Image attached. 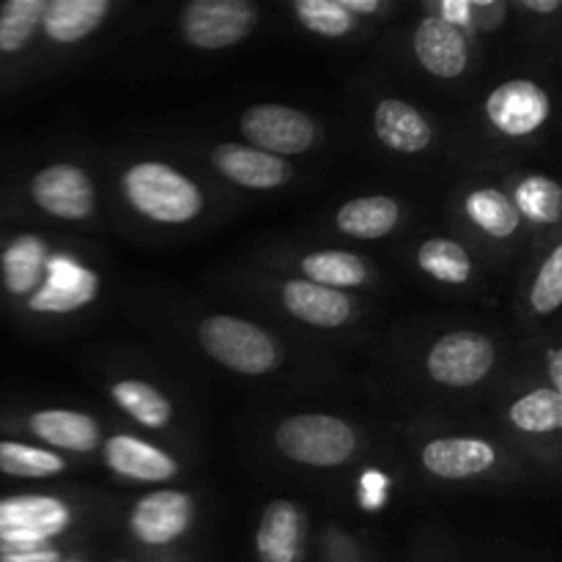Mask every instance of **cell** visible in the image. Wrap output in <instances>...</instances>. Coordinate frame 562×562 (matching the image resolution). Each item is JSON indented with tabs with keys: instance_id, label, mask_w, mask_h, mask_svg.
Listing matches in <instances>:
<instances>
[{
	"instance_id": "obj_13",
	"label": "cell",
	"mask_w": 562,
	"mask_h": 562,
	"mask_svg": "<svg viewBox=\"0 0 562 562\" xmlns=\"http://www.w3.org/2000/svg\"><path fill=\"white\" fill-rule=\"evenodd\" d=\"M497 464L492 442L477 437H442L423 448V467L445 481H461L488 472Z\"/></svg>"
},
{
	"instance_id": "obj_26",
	"label": "cell",
	"mask_w": 562,
	"mask_h": 562,
	"mask_svg": "<svg viewBox=\"0 0 562 562\" xmlns=\"http://www.w3.org/2000/svg\"><path fill=\"white\" fill-rule=\"evenodd\" d=\"M467 214L494 239H508L516 234L521 217L514 201L499 190H477L467 198Z\"/></svg>"
},
{
	"instance_id": "obj_3",
	"label": "cell",
	"mask_w": 562,
	"mask_h": 562,
	"mask_svg": "<svg viewBox=\"0 0 562 562\" xmlns=\"http://www.w3.org/2000/svg\"><path fill=\"white\" fill-rule=\"evenodd\" d=\"M203 351L220 366L245 376H263L280 360L278 344L256 324L236 316H212L198 329Z\"/></svg>"
},
{
	"instance_id": "obj_6",
	"label": "cell",
	"mask_w": 562,
	"mask_h": 562,
	"mask_svg": "<svg viewBox=\"0 0 562 562\" xmlns=\"http://www.w3.org/2000/svg\"><path fill=\"white\" fill-rule=\"evenodd\" d=\"M241 132L252 148L280 159L283 154H305L318 137L311 115L289 104H252L241 113Z\"/></svg>"
},
{
	"instance_id": "obj_34",
	"label": "cell",
	"mask_w": 562,
	"mask_h": 562,
	"mask_svg": "<svg viewBox=\"0 0 562 562\" xmlns=\"http://www.w3.org/2000/svg\"><path fill=\"white\" fill-rule=\"evenodd\" d=\"M439 11H442V16L439 20H445L448 25L453 27H464V25H472V3L470 0H448V3L439 5Z\"/></svg>"
},
{
	"instance_id": "obj_32",
	"label": "cell",
	"mask_w": 562,
	"mask_h": 562,
	"mask_svg": "<svg viewBox=\"0 0 562 562\" xmlns=\"http://www.w3.org/2000/svg\"><path fill=\"white\" fill-rule=\"evenodd\" d=\"M532 311L538 316H549L562 302V247H554L552 256L541 263L536 285H532Z\"/></svg>"
},
{
	"instance_id": "obj_16",
	"label": "cell",
	"mask_w": 562,
	"mask_h": 562,
	"mask_svg": "<svg viewBox=\"0 0 562 562\" xmlns=\"http://www.w3.org/2000/svg\"><path fill=\"white\" fill-rule=\"evenodd\" d=\"M283 305L291 316L322 329L344 327L351 316V300L344 291L316 285L311 280H291V283H285Z\"/></svg>"
},
{
	"instance_id": "obj_21",
	"label": "cell",
	"mask_w": 562,
	"mask_h": 562,
	"mask_svg": "<svg viewBox=\"0 0 562 562\" xmlns=\"http://www.w3.org/2000/svg\"><path fill=\"white\" fill-rule=\"evenodd\" d=\"M47 263V245L38 236L22 234L0 252V278L11 296H31Z\"/></svg>"
},
{
	"instance_id": "obj_22",
	"label": "cell",
	"mask_w": 562,
	"mask_h": 562,
	"mask_svg": "<svg viewBox=\"0 0 562 562\" xmlns=\"http://www.w3.org/2000/svg\"><path fill=\"white\" fill-rule=\"evenodd\" d=\"M338 228L355 239H382L398 225L401 206L387 195L355 198L338 209Z\"/></svg>"
},
{
	"instance_id": "obj_37",
	"label": "cell",
	"mask_w": 562,
	"mask_h": 562,
	"mask_svg": "<svg viewBox=\"0 0 562 562\" xmlns=\"http://www.w3.org/2000/svg\"><path fill=\"white\" fill-rule=\"evenodd\" d=\"M521 5L532 14H554L560 9V0H521Z\"/></svg>"
},
{
	"instance_id": "obj_7",
	"label": "cell",
	"mask_w": 562,
	"mask_h": 562,
	"mask_svg": "<svg viewBox=\"0 0 562 562\" xmlns=\"http://www.w3.org/2000/svg\"><path fill=\"white\" fill-rule=\"evenodd\" d=\"M71 525V510L44 494H16L0 499V549L49 543Z\"/></svg>"
},
{
	"instance_id": "obj_35",
	"label": "cell",
	"mask_w": 562,
	"mask_h": 562,
	"mask_svg": "<svg viewBox=\"0 0 562 562\" xmlns=\"http://www.w3.org/2000/svg\"><path fill=\"white\" fill-rule=\"evenodd\" d=\"M340 5H344V9L349 11L355 20H357V14H376V11L382 9V3H379V0H340Z\"/></svg>"
},
{
	"instance_id": "obj_25",
	"label": "cell",
	"mask_w": 562,
	"mask_h": 562,
	"mask_svg": "<svg viewBox=\"0 0 562 562\" xmlns=\"http://www.w3.org/2000/svg\"><path fill=\"white\" fill-rule=\"evenodd\" d=\"M510 423L527 434H552L562 428V393L552 387L532 390L510 406Z\"/></svg>"
},
{
	"instance_id": "obj_33",
	"label": "cell",
	"mask_w": 562,
	"mask_h": 562,
	"mask_svg": "<svg viewBox=\"0 0 562 562\" xmlns=\"http://www.w3.org/2000/svg\"><path fill=\"white\" fill-rule=\"evenodd\" d=\"M390 497V477L379 470L362 472L360 477V503L366 510H379Z\"/></svg>"
},
{
	"instance_id": "obj_8",
	"label": "cell",
	"mask_w": 562,
	"mask_h": 562,
	"mask_svg": "<svg viewBox=\"0 0 562 562\" xmlns=\"http://www.w3.org/2000/svg\"><path fill=\"white\" fill-rule=\"evenodd\" d=\"M31 195L38 209L60 220H86L97 209V192L88 173L77 165H49L31 181Z\"/></svg>"
},
{
	"instance_id": "obj_17",
	"label": "cell",
	"mask_w": 562,
	"mask_h": 562,
	"mask_svg": "<svg viewBox=\"0 0 562 562\" xmlns=\"http://www.w3.org/2000/svg\"><path fill=\"white\" fill-rule=\"evenodd\" d=\"M261 562H300L302 558V514L289 499H274L263 510L256 536Z\"/></svg>"
},
{
	"instance_id": "obj_14",
	"label": "cell",
	"mask_w": 562,
	"mask_h": 562,
	"mask_svg": "<svg viewBox=\"0 0 562 562\" xmlns=\"http://www.w3.org/2000/svg\"><path fill=\"white\" fill-rule=\"evenodd\" d=\"M415 55L426 71L442 80H456L464 75L470 47L459 27L448 25L439 16H426L415 31Z\"/></svg>"
},
{
	"instance_id": "obj_5",
	"label": "cell",
	"mask_w": 562,
	"mask_h": 562,
	"mask_svg": "<svg viewBox=\"0 0 562 562\" xmlns=\"http://www.w3.org/2000/svg\"><path fill=\"white\" fill-rule=\"evenodd\" d=\"M258 9L247 0H195L181 11V33L198 49H225L252 31Z\"/></svg>"
},
{
	"instance_id": "obj_27",
	"label": "cell",
	"mask_w": 562,
	"mask_h": 562,
	"mask_svg": "<svg viewBox=\"0 0 562 562\" xmlns=\"http://www.w3.org/2000/svg\"><path fill=\"white\" fill-rule=\"evenodd\" d=\"M417 263L426 274L442 283L459 285L472 278V261L464 247L453 239H428L417 250Z\"/></svg>"
},
{
	"instance_id": "obj_12",
	"label": "cell",
	"mask_w": 562,
	"mask_h": 562,
	"mask_svg": "<svg viewBox=\"0 0 562 562\" xmlns=\"http://www.w3.org/2000/svg\"><path fill=\"white\" fill-rule=\"evenodd\" d=\"M212 159L225 179L247 190H278L291 181V165L285 159L241 143H223L214 148Z\"/></svg>"
},
{
	"instance_id": "obj_1",
	"label": "cell",
	"mask_w": 562,
	"mask_h": 562,
	"mask_svg": "<svg viewBox=\"0 0 562 562\" xmlns=\"http://www.w3.org/2000/svg\"><path fill=\"white\" fill-rule=\"evenodd\" d=\"M126 201L154 223H190L203 212V195L195 181L165 162H137L124 173Z\"/></svg>"
},
{
	"instance_id": "obj_36",
	"label": "cell",
	"mask_w": 562,
	"mask_h": 562,
	"mask_svg": "<svg viewBox=\"0 0 562 562\" xmlns=\"http://www.w3.org/2000/svg\"><path fill=\"white\" fill-rule=\"evenodd\" d=\"M547 360H549V379H552V390L562 393V351L549 349Z\"/></svg>"
},
{
	"instance_id": "obj_11",
	"label": "cell",
	"mask_w": 562,
	"mask_h": 562,
	"mask_svg": "<svg viewBox=\"0 0 562 562\" xmlns=\"http://www.w3.org/2000/svg\"><path fill=\"white\" fill-rule=\"evenodd\" d=\"M99 294V274L66 256H55L44 263V283L27 300L36 313H69L88 305Z\"/></svg>"
},
{
	"instance_id": "obj_2",
	"label": "cell",
	"mask_w": 562,
	"mask_h": 562,
	"mask_svg": "<svg viewBox=\"0 0 562 562\" xmlns=\"http://www.w3.org/2000/svg\"><path fill=\"white\" fill-rule=\"evenodd\" d=\"M274 445L285 459L307 467H338L355 456L357 434L333 415L285 417L274 431Z\"/></svg>"
},
{
	"instance_id": "obj_29",
	"label": "cell",
	"mask_w": 562,
	"mask_h": 562,
	"mask_svg": "<svg viewBox=\"0 0 562 562\" xmlns=\"http://www.w3.org/2000/svg\"><path fill=\"white\" fill-rule=\"evenodd\" d=\"M66 470V461L58 453L44 448L0 439V472L9 477H49Z\"/></svg>"
},
{
	"instance_id": "obj_15",
	"label": "cell",
	"mask_w": 562,
	"mask_h": 562,
	"mask_svg": "<svg viewBox=\"0 0 562 562\" xmlns=\"http://www.w3.org/2000/svg\"><path fill=\"white\" fill-rule=\"evenodd\" d=\"M104 461L115 475L126 477V481L162 483L179 472L173 456L143 442V439L130 437V434H119L104 442Z\"/></svg>"
},
{
	"instance_id": "obj_20",
	"label": "cell",
	"mask_w": 562,
	"mask_h": 562,
	"mask_svg": "<svg viewBox=\"0 0 562 562\" xmlns=\"http://www.w3.org/2000/svg\"><path fill=\"white\" fill-rule=\"evenodd\" d=\"M110 11V0H49L44 3L42 27L53 42L75 44L91 36Z\"/></svg>"
},
{
	"instance_id": "obj_9",
	"label": "cell",
	"mask_w": 562,
	"mask_h": 562,
	"mask_svg": "<svg viewBox=\"0 0 562 562\" xmlns=\"http://www.w3.org/2000/svg\"><path fill=\"white\" fill-rule=\"evenodd\" d=\"M547 91L532 80H508L486 99V115L508 137H525L541 130L549 119Z\"/></svg>"
},
{
	"instance_id": "obj_24",
	"label": "cell",
	"mask_w": 562,
	"mask_h": 562,
	"mask_svg": "<svg viewBox=\"0 0 562 562\" xmlns=\"http://www.w3.org/2000/svg\"><path fill=\"white\" fill-rule=\"evenodd\" d=\"M115 404L124 412H130L137 423H143L146 428H165L173 417V406L170 401L159 393L157 387H151L148 382L140 379H124V382H115L110 390Z\"/></svg>"
},
{
	"instance_id": "obj_30",
	"label": "cell",
	"mask_w": 562,
	"mask_h": 562,
	"mask_svg": "<svg viewBox=\"0 0 562 562\" xmlns=\"http://www.w3.org/2000/svg\"><path fill=\"white\" fill-rule=\"evenodd\" d=\"M519 217L536 220V223H558L562 214V190L558 181L547 176H530L519 184L516 198H510Z\"/></svg>"
},
{
	"instance_id": "obj_4",
	"label": "cell",
	"mask_w": 562,
	"mask_h": 562,
	"mask_svg": "<svg viewBox=\"0 0 562 562\" xmlns=\"http://www.w3.org/2000/svg\"><path fill=\"white\" fill-rule=\"evenodd\" d=\"M497 349L492 340L472 329L442 335L428 351V376L445 387H472L492 373Z\"/></svg>"
},
{
	"instance_id": "obj_23",
	"label": "cell",
	"mask_w": 562,
	"mask_h": 562,
	"mask_svg": "<svg viewBox=\"0 0 562 562\" xmlns=\"http://www.w3.org/2000/svg\"><path fill=\"white\" fill-rule=\"evenodd\" d=\"M302 272L311 278V283L327 285V289L335 291L357 289L368 278L366 261L360 256H355V252L346 250L311 252V256L302 258Z\"/></svg>"
},
{
	"instance_id": "obj_19",
	"label": "cell",
	"mask_w": 562,
	"mask_h": 562,
	"mask_svg": "<svg viewBox=\"0 0 562 562\" xmlns=\"http://www.w3.org/2000/svg\"><path fill=\"white\" fill-rule=\"evenodd\" d=\"M31 431L42 442L55 445V448L75 450V453H91L102 442V431H99L97 420L82 412L71 409H42L33 412L27 420Z\"/></svg>"
},
{
	"instance_id": "obj_10",
	"label": "cell",
	"mask_w": 562,
	"mask_h": 562,
	"mask_svg": "<svg viewBox=\"0 0 562 562\" xmlns=\"http://www.w3.org/2000/svg\"><path fill=\"white\" fill-rule=\"evenodd\" d=\"M192 497L173 488L151 492L135 505L130 516L132 536L146 547H168L179 541L192 525Z\"/></svg>"
},
{
	"instance_id": "obj_28",
	"label": "cell",
	"mask_w": 562,
	"mask_h": 562,
	"mask_svg": "<svg viewBox=\"0 0 562 562\" xmlns=\"http://www.w3.org/2000/svg\"><path fill=\"white\" fill-rule=\"evenodd\" d=\"M44 0H9L0 5V55H16L27 47L42 25Z\"/></svg>"
},
{
	"instance_id": "obj_18",
	"label": "cell",
	"mask_w": 562,
	"mask_h": 562,
	"mask_svg": "<svg viewBox=\"0 0 562 562\" xmlns=\"http://www.w3.org/2000/svg\"><path fill=\"white\" fill-rule=\"evenodd\" d=\"M373 130L384 146L401 154H417L431 143V124L426 115L401 99H384L376 104Z\"/></svg>"
},
{
	"instance_id": "obj_31",
	"label": "cell",
	"mask_w": 562,
	"mask_h": 562,
	"mask_svg": "<svg viewBox=\"0 0 562 562\" xmlns=\"http://www.w3.org/2000/svg\"><path fill=\"white\" fill-rule=\"evenodd\" d=\"M294 11L302 25L318 36L338 38L355 31L357 25V20L340 5V0H300Z\"/></svg>"
}]
</instances>
